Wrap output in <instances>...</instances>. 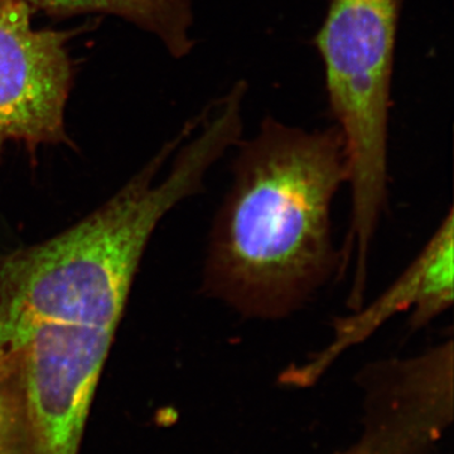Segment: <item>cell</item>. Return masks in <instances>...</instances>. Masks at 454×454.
I'll return each instance as SVG.
<instances>
[{
	"label": "cell",
	"instance_id": "obj_1",
	"mask_svg": "<svg viewBox=\"0 0 454 454\" xmlns=\"http://www.w3.org/2000/svg\"><path fill=\"white\" fill-rule=\"evenodd\" d=\"M234 149L202 293L245 319L280 321L343 274L333 206L348 184L345 142L334 124L309 130L267 115Z\"/></svg>",
	"mask_w": 454,
	"mask_h": 454
},
{
	"label": "cell",
	"instance_id": "obj_2",
	"mask_svg": "<svg viewBox=\"0 0 454 454\" xmlns=\"http://www.w3.org/2000/svg\"><path fill=\"white\" fill-rule=\"evenodd\" d=\"M235 82L100 210L44 243L0 256V348L40 325L115 331L149 239L244 134Z\"/></svg>",
	"mask_w": 454,
	"mask_h": 454
},
{
	"label": "cell",
	"instance_id": "obj_3",
	"mask_svg": "<svg viewBox=\"0 0 454 454\" xmlns=\"http://www.w3.org/2000/svg\"><path fill=\"white\" fill-rule=\"evenodd\" d=\"M403 0H330L313 44L348 158L351 220L346 258L366 274L387 205L389 124Z\"/></svg>",
	"mask_w": 454,
	"mask_h": 454
},
{
	"label": "cell",
	"instance_id": "obj_4",
	"mask_svg": "<svg viewBox=\"0 0 454 454\" xmlns=\"http://www.w3.org/2000/svg\"><path fill=\"white\" fill-rule=\"evenodd\" d=\"M115 331L46 324L11 348L32 454H77Z\"/></svg>",
	"mask_w": 454,
	"mask_h": 454
},
{
	"label": "cell",
	"instance_id": "obj_5",
	"mask_svg": "<svg viewBox=\"0 0 454 454\" xmlns=\"http://www.w3.org/2000/svg\"><path fill=\"white\" fill-rule=\"evenodd\" d=\"M27 0H0V153L9 143L67 142L71 33L35 28Z\"/></svg>",
	"mask_w": 454,
	"mask_h": 454
},
{
	"label": "cell",
	"instance_id": "obj_6",
	"mask_svg": "<svg viewBox=\"0 0 454 454\" xmlns=\"http://www.w3.org/2000/svg\"><path fill=\"white\" fill-rule=\"evenodd\" d=\"M454 303V210L444 215L413 262L372 303L334 318L333 340L304 364H293L279 376L286 387L315 384L331 366L378 333L390 319L408 313L411 333L423 330Z\"/></svg>",
	"mask_w": 454,
	"mask_h": 454
},
{
	"label": "cell",
	"instance_id": "obj_7",
	"mask_svg": "<svg viewBox=\"0 0 454 454\" xmlns=\"http://www.w3.org/2000/svg\"><path fill=\"white\" fill-rule=\"evenodd\" d=\"M454 340L450 336L409 357L366 364L358 384L366 391L376 434L443 428L452 418Z\"/></svg>",
	"mask_w": 454,
	"mask_h": 454
},
{
	"label": "cell",
	"instance_id": "obj_8",
	"mask_svg": "<svg viewBox=\"0 0 454 454\" xmlns=\"http://www.w3.org/2000/svg\"><path fill=\"white\" fill-rule=\"evenodd\" d=\"M33 9L56 16L104 13L121 18L153 35L169 55L182 59L196 40L195 0H27Z\"/></svg>",
	"mask_w": 454,
	"mask_h": 454
},
{
	"label": "cell",
	"instance_id": "obj_9",
	"mask_svg": "<svg viewBox=\"0 0 454 454\" xmlns=\"http://www.w3.org/2000/svg\"><path fill=\"white\" fill-rule=\"evenodd\" d=\"M20 387L17 358L13 349L0 348V454L4 452L12 418L13 393Z\"/></svg>",
	"mask_w": 454,
	"mask_h": 454
}]
</instances>
